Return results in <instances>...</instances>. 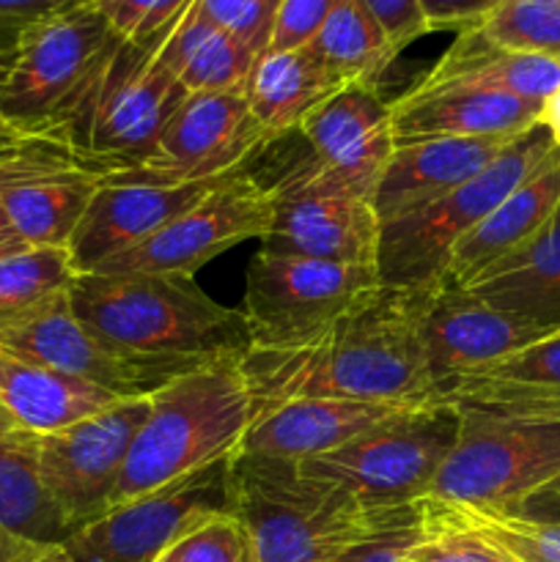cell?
<instances>
[{
    "mask_svg": "<svg viewBox=\"0 0 560 562\" xmlns=\"http://www.w3.org/2000/svg\"><path fill=\"white\" fill-rule=\"evenodd\" d=\"M434 285L379 283L307 344L247 351L239 368L253 415L261 417L294 398H344L401 409L437 404L421 333Z\"/></svg>",
    "mask_w": 560,
    "mask_h": 562,
    "instance_id": "cell-1",
    "label": "cell"
},
{
    "mask_svg": "<svg viewBox=\"0 0 560 562\" xmlns=\"http://www.w3.org/2000/svg\"><path fill=\"white\" fill-rule=\"evenodd\" d=\"M69 302L104 344L181 373L239 362L253 349L245 313L181 274L86 272L71 280Z\"/></svg>",
    "mask_w": 560,
    "mask_h": 562,
    "instance_id": "cell-2",
    "label": "cell"
},
{
    "mask_svg": "<svg viewBox=\"0 0 560 562\" xmlns=\"http://www.w3.org/2000/svg\"><path fill=\"white\" fill-rule=\"evenodd\" d=\"M239 362L184 373L148 395L110 508L236 456L256 417Z\"/></svg>",
    "mask_w": 560,
    "mask_h": 562,
    "instance_id": "cell-3",
    "label": "cell"
},
{
    "mask_svg": "<svg viewBox=\"0 0 560 562\" xmlns=\"http://www.w3.org/2000/svg\"><path fill=\"white\" fill-rule=\"evenodd\" d=\"M401 510L366 508L307 477L294 461L242 453L231 461V514L245 530L253 562H327Z\"/></svg>",
    "mask_w": 560,
    "mask_h": 562,
    "instance_id": "cell-4",
    "label": "cell"
},
{
    "mask_svg": "<svg viewBox=\"0 0 560 562\" xmlns=\"http://www.w3.org/2000/svg\"><path fill=\"white\" fill-rule=\"evenodd\" d=\"M187 93L159 55V44L119 42L75 108L42 137L75 151L102 179L154 151Z\"/></svg>",
    "mask_w": 560,
    "mask_h": 562,
    "instance_id": "cell-5",
    "label": "cell"
},
{
    "mask_svg": "<svg viewBox=\"0 0 560 562\" xmlns=\"http://www.w3.org/2000/svg\"><path fill=\"white\" fill-rule=\"evenodd\" d=\"M552 132L538 121L492 165L417 212L379 228L377 274L382 285H428L445 278L450 252L483 223L533 170L558 148Z\"/></svg>",
    "mask_w": 560,
    "mask_h": 562,
    "instance_id": "cell-6",
    "label": "cell"
},
{
    "mask_svg": "<svg viewBox=\"0 0 560 562\" xmlns=\"http://www.w3.org/2000/svg\"><path fill=\"white\" fill-rule=\"evenodd\" d=\"M459 431L461 412L456 406L401 409L340 448L300 461V470L371 510L406 508L428 497Z\"/></svg>",
    "mask_w": 560,
    "mask_h": 562,
    "instance_id": "cell-7",
    "label": "cell"
},
{
    "mask_svg": "<svg viewBox=\"0 0 560 562\" xmlns=\"http://www.w3.org/2000/svg\"><path fill=\"white\" fill-rule=\"evenodd\" d=\"M119 42L124 38L91 0L20 27L0 86L3 115L20 135L49 132L75 108Z\"/></svg>",
    "mask_w": 560,
    "mask_h": 562,
    "instance_id": "cell-8",
    "label": "cell"
},
{
    "mask_svg": "<svg viewBox=\"0 0 560 562\" xmlns=\"http://www.w3.org/2000/svg\"><path fill=\"white\" fill-rule=\"evenodd\" d=\"M461 431L428 499L483 510H522L560 483V423L459 409Z\"/></svg>",
    "mask_w": 560,
    "mask_h": 562,
    "instance_id": "cell-9",
    "label": "cell"
},
{
    "mask_svg": "<svg viewBox=\"0 0 560 562\" xmlns=\"http://www.w3.org/2000/svg\"><path fill=\"white\" fill-rule=\"evenodd\" d=\"M373 285H379L377 267L285 256L261 247L247 267L242 307L253 349L307 344Z\"/></svg>",
    "mask_w": 560,
    "mask_h": 562,
    "instance_id": "cell-10",
    "label": "cell"
},
{
    "mask_svg": "<svg viewBox=\"0 0 560 562\" xmlns=\"http://www.w3.org/2000/svg\"><path fill=\"white\" fill-rule=\"evenodd\" d=\"M272 228L264 250L318 261L377 267L379 217L373 198L351 187L318 159L285 170L272 187Z\"/></svg>",
    "mask_w": 560,
    "mask_h": 562,
    "instance_id": "cell-11",
    "label": "cell"
},
{
    "mask_svg": "<svg viewBox=\"0 0 560 562\" xmlns=\"http://www.w3.org/2000/svg\"><path fill=\"white\" fill-rule=\"evenodd\" d=\"M231 459L104 510L60 547L80 562H157L203 521L231 514Z\"/></svg>",
    "mask_w": 560,
    "mask_h": 562,
    "instance_id": "cell-12",
    "label": "cell"
},
{
    "mask_svg": "<svg viewBox=\"0 0 560 562\" xmlns=\"http://www.w3.org/2000/svg\"><path fill=\"white\" fill-rule=\"evenodd\" d=\"M245 91L187 93L165 124L157 146L143 162L99 181H141V184H187L231 176L247 157L269 146Z\"/></svg>",
    "mask_w": 560,
    "mask_h": 562,
    "instance_id": "cell-13",
    "label": "cell"
},
{
    "mask_svg": "<svg viewBox=\"0 0 560 562\" xmlns=\"http://www.w3.org/2000/svg\"><path fill=\"white\" fill-rule=\"evenodd\" d=\"M272 228V195L245 170L214 187L206 198L170 220L124 256L102 263L93 272L124 274H181L192 278L201 267L250 239H267Z\"/></svg>",
    "mask_w": 560,
    "mask_h": 562,
    "instance_id": "cell-14",
    "label": "cell"
},
{
    "mask_svg": "<svg viewBox=\"0 0 560 562\" xmlns=\"http://www.w3.org/2000/svg\"><path fill=\"white\" fill-rule=\"evenodd\" d=\"M148 398H121L60 431L38 437V475L75 530L110 508Z\"/></svg>",
    "mask_w": 560,
    "mask_h": 562,
    "instance_id": "cell-15",
    "label": "cell"
},
{
    "mask_svg": "<svg viewBox=\"0 0 560 562\" xmlns=\"http://www.w3.org/2000/svg\"><path fill=\"white\" fill-rule=\"evenodd\" d=\"M0 346L25 360L93 384L119 398H148L181 371L113 349L75 316L69 291L0 324Z\"/></svg>",
    "mask_w": 560,
    "mask_h": 562,
    "instance_id": "cell-16",
    "label": "cell"
},
{
    "mask_svg": "<svg viewBox=\"0 0 560 562\" xmlns=\"http://www.w3.org/2000/svg\"><path fill=\"white\" fill-rule=\"evenodd\" d=\"M97 190V170L58 140L20 135L0 148V201L25 245H69Z\"/></svg>",
    "mask_w": 560,
    "mask_h": 562,
    "instance_id": "cell-17",
    "label": "cell"
},
{
    "mask_svg": "<svg viewBox=\"0 0 560 562\" xmlns=\"http://www.w3.org/2000/svg\"><path fill=\"white\" fill-rule=\"evenodd\" d=\"M423 349L437 390L450 379H459L475 368L527 344L547 338V329L527 318L497 311L450 280H437L423 313Z\"/></svg>",
    "mask_w": 560,
    "mask_h": 562,
    "instance_id": "cell-18",
    "label": "cell"
},
{
    "mask_svg": "<svg viewBox=\"0 0 560 562\" xmlns=\"http://www.w3.org/2000/svg\"><path fill=\"white\" fill-rule=\"evenodd\" d=\"M234 176V173H231ZM228 176L187 184H141V181H99L86 214L71 234L69 250L77 274L99 269L146 241L159 228L195 206Z\"/></svg>",
    "mask_w": 560,
    "mask_h": 562,
    "instance_id": "cell-19",
    "label": "cell"
},
{
    "mask_svg": "<svg viewBox=\"0 0 560 562\" xmlns=\"http://www.w3.org/2000/svg\"><path fill=\"white\" fill-rule=\"evenodd\" d=\"M311 157L373 198L393 157L390 102L371 82H346L300 124Z\"/></svg>",
    "mask_w": 560,
    "mask_h": 562,
    "instance_id": "cell-20",
    "label": "cell"
},
{
    "mask_svg": "<svg viewBox=\"0 0 560 562\" xmlns=\"http://www.w3.org/2000/svg\"><path fill=\"white\" fill-rule=\"evenodd\" d=\"M437 404L516 420L560 423V333L450 379L437 390Z\"/></svg>",
    "mask_w": 560,
    "mask_h": 562,
    "instance_id": "cell-21",
    "label": "cell"
},
{
    "mask_svg": "<svg viewBox=\"0 0 560 562\" xmlns=\"http://www.w3.org/2000/svg\"><path fill=\"white\" fill-rule=\"evenodd\" d=\"M519 135L434 137L393 148L373 192L379 225L428 206L492 165Z\"/></svg>",
    "mask_w": 560,
    "mask_h": 562,
    "instance_id": "cell-22",
    "label": "cell"
},
{
    "mask_svg": "<svg viewBox=\"0 0 560 562\" xmlns=\"http://www.w3.org/2000/svg\"><path fill=\"white\" fill-rule=\"evenodd\" d=\"M544 104L497 91L415 86L390 102L395 146L434 137L522 135L541 121Z\"/></svg>",
    "mask_w": 560,
    "mask_h": 562,
    "instance_id": "cell-23",
    "label": "cell"
},
{
    "mask_svg": "<svg viewBox=\"0 0 560 562\" xmlns=\"http://www.w3.org/2000/svg\"><path fill=\"white\" fill-rule=\"evenodd\" d=\"M401 412V406L362 404L344 398H294L253 420L242 439V456L300 461L329 453L357 434Z\"/></svg>",
    "mask_w": 560,
    "mask_h": 562,
    "instance_id": "cell-24",
    "label": "cell"
},
{
    "mask_svg": "<svg viewBox=\"0 0 560 562\" xmlns=\"http://www.w3.org/2000/svg\"><path fill=\"white\" fill-rule=\"evenodd\" d=\"M461 289L497 311L560 333V206L522 247L494 261Z\"/></svg>",
    "mask_w": 560,
    "mask_h": 562,
    "instance_id": "cell-25",
    "label": "cell"
},
{
    "mask_svg": "<svg viewBox=\"0 0 560 562\" xmlns=\"http://www.w3.org/2000/svg\"><path fill=\"white\" fill-rule=\"evenodd\" d=\"M417 86L497 91L547 104L560 88V58L500 47L475 25L459 31L456 42Z\"/></svg>",
    "mask_w": 560,
    "mask_h": 562,
    "instance_id": "cell-26",
    "label": "cell"
},
{
    "mask_svg": "<svg viewBox=\"0 0 560 562\" xmlns=\"http://www.w3.org/2000/svg\"><path fill=\"white\" fill-rule=\"evenodd\" d=\"M560 206V146L547 162L533 170L478 228H472L450 252L445 280L464 285L494 261L525 245Z\"/></svg>",
    "mask_w": 560,
    "mask_h": 562,
    "instance_id": "cell-27",
    "label": "cell"
},
{
    "mask_svg": "<svg viewBox=\"0 0 560 562\" xmlns=\"http://www.w3.org/2000/svg\"><path fill=\"white\" fill-rule=\"evenodd\" d=\"M0 527L31 547H60L75 532L38 475V434L0 409Z\"/></svg>",
    "mask_w": 560,
    "mask_h": 562,
    "instance_id": "cell-28",
    "label": "cell"
},
{
    "mask_svg": "<svg viewBox=\"0 0 560 562\" xmlns=\"http://www.w3.org/2000/svg\"><path fill=\"white\" fill-rule=\"evenodd\" d=\"M115 401L121 398L108 390L11 355L0 346V409L38 437L60 431Z\"/></svg>",
    "mask_w": 560,
    "mask_h": 562,
    "instance_id": "cell-29",
    "label": "cell"
},
{
    "mask_svg": "<svg viewBox=\"0 0 560 562\" xmlns=\"http://www.w3.org/2000/svg\"><path fill=\"white\" fill-rule=\"evenodd\" d=\"M344 82L316 58L311 47L267 49L253 64L245 99L272 140L300 130L302 121L333 97Z\"/></svg>",
    "mask_w": 560,
    "mask_h": 562,
    "instance_id": "cell-30",
    "label": "cell"
},
{
    "mask_svg": "<svg viewBox=\"0 0 560 562\" xmlns=\"http://www.w3.org/2000/svg\"><path fill=\"white\" fill-rule=\"evenodd\" d=\"M159 55L190 93L245 91L253 64L261 58L228 27L206 20L195 3L159 44Z\"/></svg>",
    "mask_w": 560,
    "mask_h": 562,
    "instance_id": "cell-31",
    "label": "cell"
},
{
    "mask_svg": "<svg viewBox=\"0 0 560 562\" xmlns=\"http://www.w3.org/2000/svg\"><path fill=\"white\" fill-rule=\"evenodd\" d=\"M307 47L344 86L346 82L377 86L379 75L395 58L388 36L360 0H335L333 11Z\"/></svg>",
    "mask_w": 560,
    "mask_h": 562,
    "instance_id": "cell-32",
    "label": "cell"
},
{
    "mask_svg": "<svg viewBox=\"0 0 560 562\" xmlns=\"http://www.w3.org/2000/svg\"><path fill=\"white\" fill-rule=\"evenodd\" d=\"M77 269L66 247H22L0 256V324L69 291Z\"/></svg>",
    "mask_w": 560,
    "mask_h": 562,
    "instance_id": "cell-33",
    "label": "cell"
},
{
    "mask_svg": "<svg viewBox=\"0 0 560 562\" xmlns=\"http://www.w3.org/2000/svg\"><path fill=\"white\" fill-rule=\"evenodd\" d=\"M423 536L410 549L412 562H519L494 538L461 519L450 505L421 499Z\"/></svg>",
    "mask_w": 560,
    "mask_h": 562,
    "instance_id": "cell-34",
    "label": "cell"
},
{
    "mask_svg": "<svg viewBox=\"0 0 560 562\" xmlns=\"http://www.w3.org/2000/svg\"><path fill=\"white\" fill-rule=\"evenodd\" d=\"M478 31L500 47L560 58V0H503Z\"/></svg>",
    "mask_w": 560,
    "mask_h": 562,
    "instance_id": "cell-35",
    "label": "cell"
},
{
    "mask_svg": "<svg viewBox=\"0 0 560 562\" xmlns=\"http://www.w3.org/2000/svg\"><path fill=\"white\" fill-rule=\"evenodd\" d=\"M450 508L472 527L494 538L500 547L508 549L519 562H560V525L530 519L522 510H483L464 508V505H450Z\"/></svg>",
    "mask_w": 560,
    "mask_h": 562,
    "instance_id": "cell-36",
    "label": "cell"
},
{
    "mask_svg": "<svg viewBox=\"0 0 560 562\" xmlns=\"http://www.w3.org/2000/svg\"><path fill=\"white\" fill-rule=\"evenodd\" d=\"M124 42L163 44L195 0H91Z\"/></svg>",
    "mask_w": 560,
    "mask_h": 562,
    "instance_id": "cell-37",
    "label": "cell"
},
{
    "mask_svg": "<svg viewBox=\"0 0 560 562\" xmlns=\"http://www.w3.org/2000/svg\"><path fill=\"white\" fill-rule=\"evenodd\" d=\"M157 562H253L250 543L234 514H220L173 543Z\"/></svg>",
    "mask_w": 560,
    "mask_h": 562,
    "instance_id": "cell-38",
    "label": "cell"
},
{
    "mask_svg": "<svg viewBox=\"0 0 560 562\" xmlns=\"http://www.w3.org/2000/svg\"><path fill=\"white\" fill-rule=\"evenodd\" d=\"M421 503H415L401 510L393 521L379 527L371 536L355 541L351 547H346L344 552H338L327 562H404L410 549L421 541Z\"/></svg>",
    "mask_w": 560,
    "mask_h": 562,
    "instance_id": "cell-39",
    "label": "cell"
},
{
    "mask_svg": "<svg viewBox=\"0 0 560 562\" xmlns=\"http://www.w3.org/2000/svg\"><path fill=\"white\" fill-rule=\"evenodd\" d=\"M335 0H280L269 49L305 47L333 11Z\"/></svg>",
    "mask_w": 560,
    "mask_h": 562,
    "instance_id": "cell-40",
    "label": "cell"
},
{
    "mask_svg": "<svg viewBox=\"0 0 560 562\" xmlns=\"http://www.w3.org/2000/svg\"><path fill=\"white\" fill-rule=\"evenodd\" d=\"M368 14L377 20L382 33L388 36L390 47L399 55L406 44L426 36L428 25L423 20V11L417 0H360Z\"/></svg>",
    "mask_w": 560,
    "mask_h": 562,
    "instance_id": "cell-41",
    "label": "cell"
},
{
    "mask_svg": "<svg viewBox=\"0 0 560 562\" xmlns=\"http://www.w3.org/2000/svg\"><path fill=\"white\" fill-rule=\"evenodd\" d=\"M426 20L428 33L432 31H467L475 27L497 9L503 0H417Z\"/></svg>",
    "mask_w": 560,
    "mask_h": 562,
    "instance_id": "cell-42",
    "label": "cell"
},
{
    "mask_svg": "<svg viewBox=\"0 0 560 562\" xmlns=\"http://www.w3.org/2000/svg\"><path fill=\"white\" fill-rule=\"evenodd\" d=\"M71 3H80V0H0V25H11L16 33L20 27L55 14Z\"/></svg>",
    "mask_w": 560,
    "mask_h": 562,
    "instance_id": "cell-43",
    "label": "cell"
},
{
    "mask_svg": "<svg viewBox=\"0 0 560 562\" xmlns=\"http://www.w3.org/2000/svg\"><path fill=\"white\" fill-rule=\"evenodd\" d=\"M256 3L258 0H195L198 11L220 27H231L247 9H253Z\"/></svg>",
    "mask_w": 560,
    "mask_h": 562,
    "instance_id": "cell-44",
    "label": "cell"
},
{
    "mask_svg": "<svg viewBox=\"0 0 560 562\" xmlns=\"http://www.w3.org/2000/svg\"><path fill=\"white\" fill-rule=\"evenodd\" d=\"M36 549L38 547L20 541V538H14L9 530L0 527V562H25Z\"/></svg>",
    "mask_w": 560,
    "mask_h": 562,
    "instance_id": "cell-45",
    "label": "cell"
},
{
    "mask_svg": "<svg viewBox=\"0 0 560 562\" xmlns=\"http://www.w3.org/2000/svg\"><path fill=\"white\" fill-rule=\"evenodd\" d=\"M22 247H27V245L20 239V234L14 231V225H11L9 214H5V209H3V201H0V256H9V252L22 250Z\"/></svg>",
    "mask_w": 560,
    "mask_h": 562,
    "instance_id": "cell-46",
    "label": "cell"
},
{
    "mask_svg": "<svg viewBox=\"0 0 560 562\" xmlns=\"http://www.w3.org/2000/svg\"><path fill=\"white\" fill-rule=\"evenodd\" d=\"M541 124L547 126V130L552 132L555 140L560 143V88H558V91H555V97H549L547 104H544Z\"/></svg>",
    "mask_w": 560,
    "mask_h": 562,
    "instance_id": "cell-47",
    "label": "cell"
},
{
    "mask_svg": "<svg viewBox=\"0 0 560 562\" xmlns=\"http://www.w3.org/2000/svg\"><path fill=\"white\" fill-rule=\"evenodd\" d=\"M25 562H80L75 554L66 552L64 547H42L31 554Z\"/></svg>",
    "mask_w": 560,
    "mask_h": 562,
    "instance_id": "cell-48",
    "label": "cell"
},
{
    "mask_svg": "<svg viewBox=\"0 0 560 562\" xmlns=\"http://www.w3.org/2000/svg\"><path fill=\"white\" fill-rule=\"evenodd\" d=\"M16 137H20V132L14 130V124H11V121L3 115V110H0V148L9 146V143L16 140Z\"/></svg>",
    "mask_w": 560,
    "mask_h": 562,
    "instance_id": "cell-49",
    "label": "cell"
},
{
    "mask_svg": "<svg viewBox=\"0 0 560 562\" xmlns=\"http://www.w3.org/2000/svg\"><path fill=\"white\" fill-rule=\"evenodd\" d=\"M9 64H11V47L0 44V86H3L5 71H9Z\"/></svg>",
    "mask_w": 560,
    "mask_h": 562,
    "instance_id": "cell-50",
    "label": "cell"
},
{
    "mask_svg": "<svg viewBox=\"0 0 560 562\" xmlns=\"http://www.w3.org/2000/svg\"><path fill=\"white\" fill-rule=\"evenodd\" d=\"M549 492H555V494H558V497H560V483H558V486H552V488H549Z\"/></svg>",
    "mask_w": 560,
    "mask_h": 562,
    "instance_id": "cell-51",
    "label": "cell"
}]
</instances>
